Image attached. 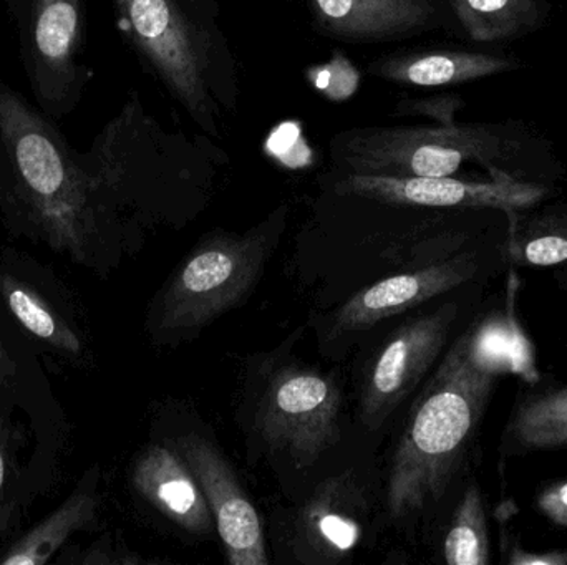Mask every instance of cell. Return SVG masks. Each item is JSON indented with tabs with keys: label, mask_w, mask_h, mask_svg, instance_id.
Returning <instances> with one entry per match:
<instances>
[{
	"label": "cell",
	"mask_w": 567,
	"mask_h": 565,
	"mask_svg": "<svg viewBox=\"0 0 567 565\" xmlns=\"http://www.w3.org/2000/svg\"><path fill=\"white\" fill-rule=\"evenodd\" d=\"M95 494L75 491L62 506L40 521L25 536L20 537L0 557L2 565H43L70 540L76 531L85 530L95 520Z\"/></svg>",
	"instance_id": "e0dca14e"
},
{
	"label": "cell",
	"mask_w": 567,
	"mask_h": 565,
	"mask_svg": "<svg viewBox=\"0 0 567 565\" xmlns=\"http://www.w3.org/2000/svg\"><path fill=\"white\" fill-rule=\"evenodd\" d=\"M208 501L231 565H268L265 531L255 504L246 496L231 464L215 444L188 435L176 441Z\"/></svg>",
	"instance_id": "8fae6325"
},
{
	"label": "cell",
	"mask_w": 567,
	"mask_h": 565,
	"mask_svg": "<svg viewBox=\"0 0 567 565\" xmlns=\"http://www.w3.org/2000/svg\"><path fill=\"white\" fill-rule=\"evenodd\" d=\"M286 216L282 205L245 234L219 231L203 239L166 284L162 327H205L238 305L258 284Z\"/></svg>",
	"instance_id": "5b68a950"
},
{
	"label": "cell",
	"mask_w": 567,
	"mask_h": 565,
	"mask_svg": "<svg viewBox=\"0 0 567 565\" xmlns=\"http://www.w3.org/2000/svg\"><path fill=\"white\" fill-rule=\"evenodd\" d=\"M472 258H458L375 282L337 311L333 334L363 331L458 287L475 274Z\"/></svg>",
	"instance_id": "4fadbf2b"
},
{
	"label": "cell",
	"mask_w": 567,
	"mask_h": 565,
	"mask_svg": "<svg viewBox=\"0 0 567 565\" xmlns=\"http://www.w3.org/2000/svg\"><path fill=\"white\" fill-rule=\"evenodd\" d=\"M120 29L198 132L225 138L241 96L218 0H112Z\"/></svg>",
	"instance_id": "6da1fadb"
},
{
	"label": "cell",
	"mask_w": 567,
	"mask_h": 565,
	"mask_svg": "<svg viewBox=\"0 0 567 565\" xmlns=\"http://www.w3.org/2000/svg\"><path fill=\"white\" fill-rule=\"evenodd\" d=\"M539 510L553 523L567 530V481L553 484L538 500Z\"/></svg>",
	"instance_id": "cb8c5ba5"
},
{
	"label": "cell",
	"mask_w": 567,
	"mask_h": 565,
	"mask_svg": "<svg viewBox=\"0 0 567 565\" xmlns=\"http://www.w3.org/2000/svg\"><path fill=\"white\" fill-rule=\"evenodd\" d=\"M0 291L13 317L29 334L69 355L82 354V342L49 302L12 275L0 279Z\"/></svg>",
	"instance_id": "ac0fdd59"
},
{
	"label": "cell",
	"mask_w": 567,
	"mask_h": 565,
	"mask_svg": "<svg viewBox=\"0 0 567 565\" xmlns=\"http://www.w3.org/2000/svg\"><path fill=\"white\" fill-rule=\"evenodd\" d=\"M509 438L523 450H556L567 447V390L529 398L516 411Z\"/></svg>",
	"instance_id": "d6986e66"
},
{
	"label": "cell",
	"mask_w": 567,
	"mask_h": 565,
	"mask_svg": "<svg viewBox=\"0 0 567 565\" xmlns=\"http://www.w3.org/2000/svg\"><path fill=\"white\" fill-rule=\"evenodd\" d=\"M322 189L333 196L367 199L382 205L422 209H503L513 215L545 198L546 186L523 181L515 176H498L489 181L449 178H389V176H322Z\"/></svg>",
	"instance_id": "ba28073f"
},
{
	"label": "cell",
	"mask_w": 567,
	"mask_h": 565,
	"mask_svg": "<svg viewBox=\"0 0 567 565\" xmlns=\"http://www.w3.org/2000/svg\"><path fill=\"white\" fill-rule=\"evenodd\" d=\"M526 261L535 265H553L567 259V238L559 234L542 236L525 245Z\"/></svg>",
	"instance_id": "7402d4cb"
},
{
	"label": "cell",
	"mask_w": 567,
	"mask_h": 565,
	"mask_svg": "<svg viewBox=\"0 0 567 565\" xmlns=\"http://www.w3.org/2000/svg\"><path fill=\"white\" fill-rule=\"evenodd\" d=\"M455 305L413 318L386 342L370 368L360 417L370 430L382 427L390 414L415 390L445 347Z\"/></svg>",
	"instance_id": "9c48e42d"
},
{
	"label": "cell",
	"mask_w": 567,
	"mask_h": 565,
	"mask_svg": "<svg viewBox=\"0 0 567 565\" xmlns=\"http://www.w3.org/2000/svg\"><path fill=\"white\" fill-rule=\"evenodd\" d=\"M463 100L460 96L436 95L425 98H400L392 109L393 118H405V116H423L433 119L439 125H452L456 123V113L463 108Z\"/></svg>",
	"instance_id": "44dd1931"
},
{
	"label": "cell",
	"mask_w": 567,
	"mask_h": 565,
	"mask_svg": "<svg viewBox=\"0 0 567 565\" xmlns=\"http://www.w3.org/2000/svg\"><path fill=\"white\" fill-rule=\"evenodd\" d=\"M13 468L12 454H10L9 440L6 430L0 423V524L7 517L10 510V494H12Z\"/></svg>",
	"instance_id": "603a6c76"
},
{
	"label": "cell",
	"mask_w": 567,
	"mask_h": 565,
	"mask_svg": "<svg viewBox=\"0 0 567 565\" xmlns=\"http://www.w3.org/2000/svg\"><path fill=\"white\" fill-rule=\"evenodd\" d=\"M16 377V365L10 360L6 347H3L2 337H0V384L9 385Z\"/></svg>",
	"instance_id": "d4e9b609"
},
{
	"label": "cell",
	"mask_w": 567,
	"mask_h": 565,
	"mask_svg": "<svg viewBox=\"0 0 567 565\" xmlns=\"http://www.w3.org/2000/svg\"><path fill=\"white\" fill-rule=\"evenodd\" d=\"M365 498L353 474L323 481L299 511L296 524L297 559L333 564L355 550L362 536Z\"/></svg>",
	"instance_id": "7c38bea8"
},
{
	"label": "cell",
	"mask_w": 567,
	"mask_h": 565,
	"mask_svg": "<svg viewBox=\"0 0 567 565\" xmlns=\"http://www.w3.org/2000/svg\"><path fill=\"white\" fill-rule=\"evenodd\" d=\"M9 6L37 100L50 115H65L92 76L80 63L85 0H9Z\"/></svg>",
	"instance_id": "8992f818"
},
{
	"label": "cell",
	"mask_w": 567,
	"mask_h": 565,
	"mask_svg": "<svg viewBox=\"0 0 567 565\" xmlns=\"http://www.w3.org/2000/svg\"><path fill=\"white\" fill-rule=\"evenodd\" d=\"M551 148L516 122L355 126L330 138L329 158L332 171L343 175L449 178L465 165H480L489 178H519L532 159L551 155Z\"/></svg>",
	"instance_id": "7a4b0ae2"
},
{
	"label": "cell",
	"mask_w": 567,
	"mask_h": 565,
	"mask_svg": "<svg viewBox=\"0 0 567 565\" xmlns=\"http://www.w3.org/2000/svg\"><path fill=\"white\" fill-rule=\"evenodd\" d=\"M339 414L340 391L332 378L292 367L269 380L256 425L269 447L306 468L339 441Z\"/></svg>",
	"instance_id": "52a82bcc"
},
{
	"label": "cell",
	"mask_w": 567,
	"mask_h": 565,
	"mask_svg": "<svg viewBox=\"0 0 567 565\" xmlns=\"http://www.w3.org/2000/svg\"><path fill=\"white\" fill-rule=\"evenodd\" d=\"M310 22L329 39L353 45L399 42L456 25L445 0H303Z\"/></svg>",
	"instance_id": "30bf717a"
},
{
	"label": "cell",
	"mask_w": 567,
	"mask_h": 565,
	"mask_svg": "<svg viewBox=\"0 0 567 565\" xmlns=\"http://www.w3.org/2000/svg\"><path fill=\"white\" fill-rule=\"evenodd\" d=\"M495 377L470 358L463 337L453 345L393 457L386 486L393 520L413 516L443 496L485 411Z\"/></svg>",
	"instance_id": "277c9868"
},
{
	"label": "cell",
	"mask_w": 567,
	"mask_h": 565,
	"mask_svg": "<svg viewBox=\"0 0 567 565\" xmlns=\"http://www.w3.org/2000/svg\"><path fill=\"white\" fill-rule=\"evenodd\" d=\"M522 62L508 53L483 50H395L383 53L367 65L373 79L413 88L462 85L486 76L519 70Z\"/></svg>",
	"instance_id": "5bb4252c"
},
{
	"label": "cell",
	"mask_w": 567,
	"mask_h": 565,
	"mask_svg": "<svg viewBox=\"0 0 567 565\" xmlns=\"http://www.w3.org/2000/svg\"><path fill=\"white\" fill-rule=\"evenodd\" d=\"M456 35L473 43L523 39L545 25L548 0H445Z\"/></svg>",
	"instance_id": "2e32d148"
},
{
	"label": "cell",
	"mask_w": 567,
	"mask_h": 565,
	"mask_svg": "<svg viewBox=\"0 0 567 565\" xmlns=\"http://www.w3.org/2000/svg\"><path fill=\"white\" fill-rule=\"evenodd\" d=\"M0 161L52 248L85 258L106 182L92 151H73L19 93L0 83Z\"/></svg>",
	"instance_id": "3957f363"
},
{
	"label": "cell",
	"mask_w": 567,
	"mask_h": 565,
	"mask_svg": "<svg viewBox=\"0 0 567 565\" xmlns=\"http://www.w3.org/2000/svg\"><path fill=\"white\" fill-rule=\"evenodd\" d=\"M446 564L486 565L489 563L488 530L482 493L472 484L463 494L443 547Z\"/></svg>",
	"instance_id": "ffe728a7"
},
{
	"label": "cell",
	"mask_w": 567,
	"mask_h": 565,
	"mask_svg": "<svg viewBox=\"0 0 567 565\" xmlns=\"http://www.w3.org/2000/svg\"><path fill=\"white\" fill-rule=\"evenodd\" d=\"M136 491L163 516L189 534L205 536L215 517L188 463L165 447H152L133 470Z\"/></svg>",
	"instance_id": "9a60e30c"
}]
</instances>
